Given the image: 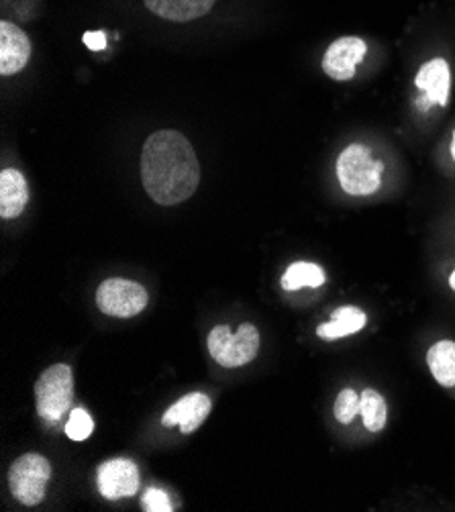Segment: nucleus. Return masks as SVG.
<instances>
[{
    "mask_svg": "<svg viewBox=\"0 0 455 512\" xmlns=\"http://www.w3.org/2000/svg\"><path fill=\"white\" fill-rule=\"evenodd\" d=\"M143 188L162 207L188 200L200 182V164L190 141L172 129L151 135L141 151Z\"/></svg>",
    "mask_w": 455,
    "mask_h": 512,
    "instance_id": "1",
    "label": "nucleus"
},
{
    "mask_svg": "<svg viewBox=\"0 0 455 512\" xmlns=\"http://www.w3.org/2000/svg\"><path fill=\"white\" fill-rule=\"evenodd\" d=\"M337 178L347 194L370 196L382 184V164L368 147L353 143L337 158Z\"/></svg>",
    "mask_w": 455,
    "mask_h": 512,
    "instance_id": "2",
    "label": "nucleus"
},
{
    "mask_svg": "<svg viewBox=\"0 0 455 512\" xmlns=\"http://www.w3.org/2000/svg\"><path fill=\"white\" fill-rule=\"evenodd\" d=\"M209 353L223 368H241L249 364L260 351V333L254 325L243 323L237 333L227 325H219L209 333Z\"/></svg>",
    "mask_w": 455,
    "mask_h": 512,
    "instance_id": "3",
    "label": "nucleus"
},
{
    "mask_svg": "<svg viewBox=\"0 0 455 512\" xmlns=\"http://www.w3.org/2000/svg\"><path fill=\"white\" fill-rule=\"evenodd\" d=\"M35 398L41 419L49 423L62 421L74 400V376L70 366L56 364L47 368L35 384Z\"/></svg>",
    "mask_w": 455,
    "mask_h": 512,
    "instance_id": "4",
    "label": "nucleus"
},
{
    "mask_svg": "<svg viewBox=\"0 0 455 512\" xmlns=\"http://www.w3.org/2000/svg\"><path fill=\"white\" fill-rule=\"evenodd\" d=\"M52 476V466L39 453H25L15 459L9 472V486L13 496L25 504L35 506L45 498V488Z\"/></svg>",
    "mask_w": 455,
    "mask_h": 512,
    "instance_id": "5",
    "label": "nucleus"
},
{
    "mask_svg": "<svg viewBox=\"0 0 455 512\" xmlns=\"http://www.w3.org/2000/svg\"><path fill=\"white\" fill-rule=\"evenodd\" d=\"M147 290L125 278L105 280L96 290L98 309L109 317L129 319L139 315L147 306Z\"/></svg>",
    "mask_w": 455,
    "mask_h": 512,
    "instance_id": "6",
    "label": "nucleus"
},
{
    "mask_svg": "<svg viewBox=\"0 0 455 512\" xmlns=\"http://www.w3.org/2000/svg\"><path fill=\"white\" fill-rule=\"evenodd\" d=\"M366 41L360 37H339L329 45L323 56V72L339 82L356 76L360 62L366 58Z\"/></svg>",
    "mask_w": 455,
    "mask_h": 512,
    "instance_id": "7",
    "label": "nucleus"
},
{
    "mask_svg": "<svg viewBox=\"0 0 455 512\" xmlns=\"http://www.w3.org/2000/svg\"><path fill=\"white\" fill-rule=\"evenodd\" d=\"M96 484L107 500L133 496L139 490V470L131 459H109L98 468Z\"/></svg>",
    "mask_w": 455,
    "mask_h": 512,
    "instance_id": "8",
    "label": "nucleus"
},
{
    "mask_svg": "<svg viewBox=\"0 0 455 512\" xmlns=\"http://www.w3.org/2000/svg\"><path fill=\"white\" fill-rule=\"evenodd\" d=\"M31 58L29 35L17 25L3 21L0 23V74H19Z\"/></svg>",
    "mask_w": 455,
    "mask_h": 512,
    "instance_id": "9",
    "label": "nucleus"
},
{
    "mask_svg": "<svg viewBox=\"0 0 455 512\" xmlns=\"http://www.w3.org/2000/svg\"><path fill=\"white\" fill-rule=\"evenodd\" d=\"M209 413H211V398L207 394L192 392L168 408L162 419V425L180 427L184 435H190L202 425V421L209 417Z\"/></svg>",
    "mask_w": 455,
    "mask_h": 512,
    "instance_id": "10",
    "label": "nucleus"
},
{
    "mask_svg": "<svg viewBox=\"0 0 455 512\" xmlns=\"http://www.w3.org/2000/svg\"><path fill=\"white\" fill-rule=\"evenodd\" d=\"M417 88L425 92V109L429 105H439L445 107L447 98H449V86H451V74H449V66L445 60L435 58L431 62H427L415 80Z\"/></svg>",
    "mask_w": 455,
    "mask_h": 512,
    "instance_id": "11",
    "label": "nucleus"
},
{
    "mask_svg": "<svg viewBox=\"0 0 455 512\" xmlns=\"http://www.w3.org/2000/svg\"><path fill=\"white\" fill-rule=\"evenodd\" d=\"M145 7L160 19L188 23L209 15L217 0H143Z\"/></svg>",
    "mask_w": 455,
    "mask_h": 512,
    "instance_id": "12",
    "label": "nucleus"
},
{
    "mask_svg": "<svg viewBox=\"0 0 455 512\" xmlns=\"http://www.w3.org/2000/svg\"><path fill=\"white\" fill-rule=\"evenodd\" d=\"M29 202V186L19 170H3L0 174V217H19Z\"/></svg>",
    "mask_w": 455,
    "mask_h": 512,
    "instance_id": "13",
    "label": "nucleus"
},
{
    "mask_svg": "<svg viewBox=\"0 0 455 512\" xmlns=\"http://www.w3.org/2000/svg\"><path fill=\"white\" fill-rule=\"evenodd\" d=\"M366 313L360 311L358 306H341L333 315L331 321L321 325L317 329V335L325 341H335V339H343L349 337L353 333H360L366 327Z\"/></svg>",
    "mask_w": 455,
    "mask_h": 512,
    "instance_id": "14",
    "label": "nucleus"
},
{
    "mask_svg": "<svg viewBox=\"0 0 455 512\" xmlns=\"http://www.w3.org/2000/svg\"><path fill=\"white\" fill-rule=\"evenodd\" d=\"M427 364L433 378L445 386H455V341H439L427 351Z\"/></svg>",
    "mask_w": 455,
    "mask_h": 512,
    "instance_id": "15",
    "label": "nucleus"
},
{
    "mask_svg": "<svg viewBox=\"0 0 455 512\" xmlns=\"http://www.w3.org/2000/svg\"><path fill=\"white\" fill-rule=\"evenodd\" d=\"M325 284V272L317 264L296 262L282 276V288L292 292L300 288H321Z\"/></svg>",
    "mask_w": 455,
    "mask_h": 512,
    "instance_id": "16",
    "label": "nucleus"
},
{
    "mask_svg": "<svg viewBox=\"0 0 455 512\" xmlns=\"http://www.w3.org/2000/svg\"><path fill=\"white\" fill-rule=\"evenodd\" d=\"M360 415L364 419V425L368 431L378 433L384 429L388 421V406L376 390H366L360 396Z\"/></svg>",
    "mask_w": 455,
    "mask_h": 512,
    "instance_id": "17",
    "label": "nucleus"
},
{
    "mask_svg": "<svg viewBox=\"0 0 455 512\" xmlns=\"http://www.w3.org/2000/svg\"><path fill=\"white\" fill-rule=\"evenodd\" d=\"M360 413V396L356 394V390L345 388L343 392H339L337 400H335V419L343 425H349L356 415Z\"/></svg>",
    "mask_w": 455,
    "mask_h": 512,
    "instance_id": "18",
    "label": "nucleus"
},
{
    "mask_svg": "<svg viewBox=\"0 0 455 512\" xmlns=\"http://www.w3.org/2000/svg\"><path fill=\"white\" fill-rule=\"evenodd\" d=\"M92 419L88 417V413L84 411V408H76V411H72L68 423H66V435L72 439V441H84L92 435Z\"/></svg>",
    "mask_w": 455,
    "mask_h": 512,
    "instance_id": "19",
    "label": "nucleus"
},
{
    "mask_svg": "<svg viewBox=\"0 0 455 512\" xmlns=\"http://www.w3.org/2000/svg\"><path fill=\"white\" fill-rule=\"evenodd\" d=\"M143 508L149 510V512H170L174 510L172 508V502L168 498V494L164 490H156V488H149L145 494H143V500H141Z\"/></svg>",
    "mask_w": 455,
    "mask_h": 512,
    "instance_id": "20",
    "label": "nucleus"
},
{
    "mask_svg": "<svg viewBox=\"0 0 455 512\" xmlns=\"http://www.w3.org/2000/svg\"><path fill=\"white\" fill-rule=\"evenodd\" d=\"M84 45L92 51H103L107 47V35L103 31H88L84 33Z\"/></svg>",
    "mask_w": 455,
    "mask_h": 512,
    "instance_id": "21",
    "label": "nucleus"
},
{
    "mask_svg": "<svg viewBox=\"0 0 455 512\" xmlns=\"http://www.w3.org/2000/svg\"><path fill=\"white\" fill-rule=\"evenodd\" d=\"M451 158L455 162V131H453V137H451Z\"/></svg>",
    "mask_w": 455,
    "mask_h": 512,
    "instance_id": "22",
    "label": "nucleus"
},
{
    "mask_svg": "<svg viewBox=\"0 0 455 512\" xmlns=\"http://www.w3.org/2000/svg\"><path fill=\"white\" fill-rule=\"evenodd\" d=\"M449 284H451V288L455 290V270L451 272V276H449Z\"/></svg>",
    "mask_w": 455,
    "mask_h": 512,
    "instance_id": "23",
    "label": "nucleus"
}]
</instances>
